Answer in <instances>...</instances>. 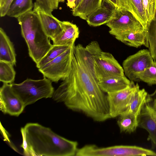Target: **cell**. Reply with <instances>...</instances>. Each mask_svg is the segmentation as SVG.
I'll return each mask as SVG.
<instances>
[{
  "label": "cell",
  "instance_id": "obj_1",
  "mask_svg": "<svg viewBox=\"0 0 156 156\" xmlns=\"http://www.w3.org/2000/svg\"><path fill=\"white\" fill-rule=\"evenodd\" d=\"M52 98L95 121L111 118L107 95L93 76L85 47L80 44L75 46L69 75L54 91Z\"/></svg>",
  "mask_w": 156,
  "mask_h": 156
},
{
  "label": "cell",
  "instance_id": "obj_2",
  "mask_svg": "<svg viewBox=\"0 0 156 156\" xmlns=\"http://www.w3.org/2000/svg\"><path fill=\"white\" fill-rule=\"evenodd\" d=\"M21 147L26 156H76L78 144L37 123H29L21 129Z\"/></svg>",
  "mask_w": 156,
  "mask_h": 156
},
{
  "label": "cell",
  "instance_id": "obj_3",
  "mask_svg": "<svg viewBox=\"0 0 156 156\" xmlns=\"http://www.w3.org/2000/svg\"><path fill=\"white\" fill-rule=\"evenodd\" d=\"M21 33L27 45L29 55L38 63L52 47L40 18L32 10L17 18Z\"/></svg>",
  "mask_w": 156,
  "mask_h": 156
},
{
  "label": "cell",
  "instance_id": "obj_4",
  "mask_svg": "<svg viewBox=\"0 0 156 156\" xmlns=\"http://www.w3.org/2000/svg\"><path fill=\"white\" fill-rule=\"evenodd\" d=\"M85 47L90 70L98 81L109 76L124 75L123 68L113 56L103 51L97 41H91Z\"/></svg>",
  "mask_w": 156,
  "mask_h": 156
},
{
  "label": "cell",
  "instance_id": "obj_5",
  "mask_svg": "<svg viewBox=\"0 0 156 156\" xmlns=\"http://www.w3.org/2000/svg\"><path fill=\"white\" fill-rule=\"evenodd\" d=\"M11 84L13 91L25 107L41 98L52 97L54 92L52 81L45 77L38 80L27 78L20 83Z\"/></svg>",
  "mask_w": 156,
  "mask_h": 156
},
{
  "label": "cell",
  "instance_id": "obj_6",
  "mask_svg": "<svg viewBox=\"0 0 156 156\" xmlns=\"http://www.w3.org/2000/svg\"><path fill=\"white\" fill-rule=\"evenodd\" d=\"M76 156H156V153L135 146L120 145L100 147L94 144H87L78 149Z\"/></svg>",
  "mask_w": 156,
  "mask_h": 156
},
{
  "label": "cell",
  "instance_id": "obj_7",
  "mask_svg": "<svg viewBox=\"0 0 156 156\" xmlns=\"http://www.w3.org/2000/svg\"><path fill=\"white\" fill-rule=\"evenodd\" d=\"M75 44L60 55L38 69L43 75L52 82L64 80L70 73Z\"/></svg>",
  "mask_w": 156,
  "mask_h": 156
},
{
  "label": "cell",
  "instance_id": "obj_8",
  "mask_svg": "<svg viewBox=\"0 0 156 156\" xmlns=\"http://www.w3.org/2000/svg\"><path fill=\"white\" fill-rule=\"evenodd\" d=\"M106 25L110 29L109 33L114 36L126 31L145 30L140 23L130 12L117 8L114 18Z\"/></svg>",
  "mask_w": 156,
  "mask_h": 156
},
{
  "label": "cell",
  "instance_id": "obj_9",
  "mask_svg": "<svg viewBox=\"0 0 156 156\" xmlns=\"http://www.w3.org/2000/svg\"><path fill=\"white\" fill-rule=\"evenodd\" d=\"M139 88L133 82L129 87L116 92L107 94L109 114L111 118L118 117L128 109L133 95Z\"/></svg>",
  "mask_w": 156,
  "mask_h": 156
},
{
  "label": "cell",
  "instance_id": "obj_10",
  "mask_svg": "<svg viewBox=\"0 0 156 156\" xmlns=\"http://www.w3.org/2000/svg\"><path fill=\"white\" fill-rule=\"evenodd\" d=\"M154 62L149 50H141L130 55L123 62L124 73L131 81H135L136 75L151 66Z\"/></svg>",
  "mask_w": 156,
  "mask_h": 156
},
{
  "label": "cell",
  "instance_id": "obj_11",
  "mask_svg": "<svg viewBox=\"0 0 156 156\" xmlns=\"http://www.w3.org/2000/svg\"><path fill=\"white\" fill-rule=\"evenodd\" d=\"M0 109L4 114L18 116L25 107L13 91L11 84L3 83L0 89Z\"/></svg>",
  "mask_w": 156,
  "mask_h": 156
},
{
  "label": "cell",
  "instance_id": "obj_12",
  "mask_svg": "<svg viewBox=\"0 0 156 156\" xmlns=\"http://www.w3.org/2000/svg\"><path fill=\"white\" fill-rule=\"evenodd\" d=\"M117 7L109 0H102L100 6L87 17L88 24L94 27L106 24L113 19Z\"/></svg>",
  "mask_w": 156,
  "mask_h": 156
},
{
  "label": "cell",
  "instance_id": "obj_13",
  "mask_svg": "<svg viewBox=\"0 0 156 156\" xmlns=\"http://www.w3.org/2000/svg\"><path fill=\"white\" fill-rule=\"evenodd\" d=\"M138 127L146 130L148 138L156 146V110L149 103L144 104L138 117Z\"/></svg>",
  "mask_w": 156,
  "mask_h": 156
},
{
  "label": "cell",
  "instance_id": "obj_14",
  "mask_svg": "<svg viewBox=\"0 0 156 156\" xmlns=\"http://www.w3.org/2000/svg\"><path fill=\"white\" fill-rule=\"evenodd\" d=\"M33 11L38 16L44 31L51 40L57 37L62 31V21L54 16L51 13L45 12L34 4Z\"/></svg>",
  "mask_w": 156,
  "mask_h": 156
},
{
  "label": "cell",
  "instance_id": "obj_15",
  "mask_svg": "<svg viewBox=\"0 0 156 156\" xmlns=\"http://www.w3.org/2000/svg\"><path fill=\"white\" fill-rule=\"evenodd\" d=\"M62 31L56 37L51 40L53 44L71 46L75 44L79 36V31L77 26L69 22H62Z\"/></svg>",
  "mask_w": 156,
  "mask_h": 156
},
{
  "label": "cell",
  "instance_id": "obj_16",
  "mask_svg": "<svg viewBox=\"0 0 156 156\" xmlns=\"http://www.w3.org/2000/svg\"><path fill=\"white\" fill-rule=\"evenodd\" d=\"M133 81L124 76H115L103 78L98 81V84L104 93H111L126 89Z\"/></svg>",
  "mask_w": 156,
  "mask_h": 156
},
{
  "label": "cell",
  "instance_id": "obj_17",
  "mask_svg": "<svg viewBox=\"0 0 156 156\" xmlns=\"http://www.w3.org/2000/svg\"><path fill=\"white\" fill-rule=\"evenodd\" d=\"M118 8L130 12L146 30L147 22L144 12L142 0H117Z\"/></svg>",
  "mask_w": 156,
  "mask_h": 156
},
{
  "label": "cell",
  "instance_id": "obj_18",
  "mask_svg": "<svg viewBox=\"0 0 156 156\" xmlns=\"http://www.w3.org/2000/svg\"><path fill=\"white\" fill-rule=\"evenodd\" d=\"M14 45L4 30L0 28V61L8 62L13 66L16 63Z\"/></svg>",
  "mask_w": 156,
  "mask_h": 156
},
{
  "label": "cell",
  "instance_id": "obj_19",
  "mask_svg": "<svg viewBox=\"0 0 156 156\" xmlns=\"http://www.w3.org/2000/svg\"><path fill=\"white\" fill-rule=\"evenodd\" d=\"M118 40L125 44L135 48L142 45L147 47L146 31H126L118 34L114 36Z\"/></svg>",
  "mask_w": 156,
  "mask_h": 156
},
{
  "label": "cell",
  "instance_id": "obj_20",
  "mask_svg": "<svg viewBox=\"0 0 156 156\" xmlns=\"http://www.w3.org/2000/svg\"><path fill=\"white\" fill-rule=\"evenodd\" d=\"M118 117L117 123L121 132L131 133L138 127V117L134 114L126 111Z\"/></svg>",
  "mask_w": 156,
  "mask_h": 156
},
{
  "label": "cell",
  "instance_id": "obj_21",
  "mask_svg": "<svg viewBox=\"0 0 156 156\" xmlns=\"http://www.w3.org/2000/svg\"><path fill=\"white\" fill-rule=\"evenodd\" d=\"M102 0H82L76 7L72 9V14L86 20L88 16L99 7Z\"/></svg>",
  "mask_w": 156,
  "mask_h": 156
},
{
  "label": "cell",
  "instance_id": "obj_22",
  "mask_svg": "<svg viewBox=\"0 0 156 156\" xmlns=\"http://www.w3.org/2000/svg\"><path fill=\"white\" fill-rule=\"evenodd\" d=\"M151 100V98L144 89L139 88L134 93L126 111L134 114L138 117L144 104L149 102Z\"/></svg>",
  "mask_w": 156,
  "mask_h": 156
},
{
  "label": "cell",
  "instance_id": "obj_23",
  "mask_svg": "<svg viewBox=\"0 0 156 156\" xmlns=\"http://www.w3.org/2000/svg\"><path fill=\"white\" fill-rule=\"evenodd\" d=\"M34 6L32 0H14L6 15L17 18L21 15L32 10Z\"/></svg>",
  "mask_w": 156,
  "mask_h": 156
},
{
  "label": "cell",
  "instance_id": "obj_24",
  "mask_svg": "<svg viewBox=\"0 0 156 156\" xmlns=\"http://www.w3.org/2000/svg\"><path fill=\"white\" fill-rule=\"evenodd\" d=\"M145 31L147 47L149 48L154 61H156V13L154 20Z\"/></svg>",
  "mask_w": 156,
  "mask_h": 156
},
{
  "label": "cell",
  "instance_id": "obj_25",
  "mask_svg": "<svg viewBox=\"0 0 156 156\" xmlns=\"http://www.w3.org/2000/svg\"><path fill=\"white\" fill-rule=\"evenodd\" d=\"M71 45L53 44L52 47L40 61L36 64V67L39 69L44 66L64 52Z\"/></svg>",
  "mask_w": 156,
  "mask_h": 156
},
{
  "label": "cell",
  "instance_id": "obj_26",
  "mask_svg": "<svg viewBox=\"0 0 156 156\" xmlns=\"http://www.w3.org/2000/svg\"><path fill=\"white\" fill-rule=\"evenodd\" d=\"M11 63L0 61V81L3 83L12 84L14 81L16 73Z\"/></svg>",
  "mask_w": 156,
  "mask_h": 156
},
{
  "label": "cell",
  "instance_id": "obj_27",
  "mask_svg": "<svg viewBox=\"0 0 156 156\" xmlns=\"http://www.w3.org/2000/svg\"><path fill=\"white\" fill-rule=\"evenodd\" d=\"M139 80L149 85L156 84V61H154L149 67L136 75L135 81Z\"/></svg>",
  "mask_w": 156,
  "mask_h": 156
},
{
  "label": "cell",
  "instance_id": "obj_28",
  "mask_svg": "<svg viewBox=\"0 0 156 156\" xmlns=\"http://www.w3.org/2000/svg\"><path fill=\"white\" fill-rule=\"evenodd\" d=\"M142 2L147 27L155 18L156 13V0H142Z\"/></svg>",
  "mask_w": 156,
  "mask_h": 156
},
{
  "label": "cell",
  "instance_id": "obj_29",
  "mask_svg": "<svg viewBox=\"0 0 156 156\" xmlns=\"http://www.w3.org/2000/svg\"><path fill=\"white\" fill-rule=\"evenodd\" d=\"M59 3L57 0H36L34 3L45 12L51 13L58 8Z\"/></svg>",
  "mask_w": 156,
  "mask_h": 156
},
{
  "label": "cell",
  "instance_id": "obj_30",
  "mask_svg": "<svg viewBox=\"0 0 156 156\" xmlns=\"http://www.w3.org/2000/svg\"><path fill=\"white\" fill-rule=\"evenodd\" d=\"M14 0H2L0 1V16L1 17L6 15L10 7Z\"/></svg>",
  "mask_w": 156,
  "mask_h": 156
},
{
  "label": "cell",
  "instance_id": "obj_31",
  "mask_svg": "<svg viewBox=\"0 0 156 156\" xmlns=\"http://www.w3.org/2000/svg\"><path fill=\"white\" fill-rule=\"evenodd\" d=\"M76 0H67V5L70 8L73 9L76 7Z\"/></svg>",
  "mask_w": 156,
  "mask_h": 156
},
{
  "label": "cell",
  "instance_id": "obj_32",
  "mask_svg": "<svg viewBox=\"0 0 156 156\" xmlns=\"http://www.w3.org/2000/svg\"><path fill=\"white\" fill-rule=\"evenodd\" d=\"M152 106L154 109L156 110V99H155L154 101Z\"/></svg>",
  "mask_w": 156,
  "mask_h": 156
},
{
  "label": "cell",
  "instance_id": "obj_33",
  "mask_svg": "<svg viewBox=\"0 0 156 156\" xmlns=\"http://www.w3.org/2000/svg\"><path fill=\"white\" fill-rule=\"evenodd\" d=\"M82 0H76V7H77L81 2Z\"/></svg>",
  "mask_w": 156,
  "mask_h": 156
},
{
  "label": "cell",
  "instance_id": "obj_34",
  "mask_svg": "<svg viewBox=\"0 0 156 156\" xmlns=\"http://www.w3.org/2000/svg\"><path fill=\"white\" fill-rule=\"evenodd\" d=\"M58 2H64L65 1V0H57Z\"/></svg>",
  "mask_w": 156,
  "mask_h": 156
},
{
  "label": "cell",
  "instance_id": "obj_35",
  "mask_svg": "<svg viewBox=\"0 0 156 156\" xmlns=\"http://www.w3.org/2000/svg\"><path fill=\"white\" fill-rule=\"evenodd\" d=\"M2 0H0V1H2Z\"/></svg>",
  "mask_w": 156,
  "mask_h": 156
}]
</instances>
